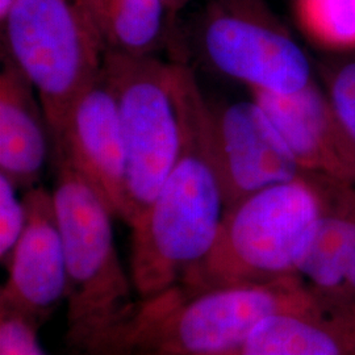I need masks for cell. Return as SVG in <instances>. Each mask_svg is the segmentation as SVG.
I'll list each match as a JSON object with an SVG mask.
<instances>
[{
    "instance_id": "obj_1",
    "label": "cell",
    "mask_w": 355,
    "mask_h": 355,
    "mask_svg": "<svg viewBox=\"0 0 355 355\" xmlns=\"http://www.w3.org/2000/svg\"><path fill=\"white\" fill-rule=\"evenodd\" d=\"M182 146L170 175L132 229L130 278L140 299L178 286L212 250L225 203L216 167L209 103L177 61Z\"/></svg>"
},
{
    "instance_id": "obj_2",
    "label": "cell",
    "mask_w": 355,
    "mask_h": 355,
    "mask_svg": "<svg viewBox=\"0 0 355 355\" xmlns=\"http://www.w3.org/2000/svg\"><path fill=\"white\" fill-rule=\"evenodd\" d=\"M51 191L66 258V343L71 355H114L139 303L114 243L112 211L89 180L55 157Z\"/></svg>"
},
{
    "instance_id": "obj_3",
    "label": "cell",
    "mask_w": 355,
    "mask_h": 355,
    "mask_svg": "<svg viewBox=\"0 0 355 355\" xmlns=\"http://www.w3.org/2000/svg\"><path fill=\"white\" fill-rule=\"evenodd\" d=\"M318 299L302 277L193 293L178 284L140 299L114 355H233L265 318Z\"/></svg>"
},
{
    "instance_id": "obj_4",
    "label": "cell",
    "mask_w": 355,
    "mask_h": 355,
    "mask_svg": "<svg viewBox=\"0 0 355 355\" xmlns=\"http://www.w3.org/2000/svg\"><path fill=\"white\" fill-rule=\"evenodd\" d=\"M321 212L315 174L254 193L225 209L212 250L179 284L193 293L300 277Z\"/></svg>"
},
{
    "instance_id": "obj_5",
    "label": "cell",
    "mask_w": 355,
    "mask_h": 355,
    "mask_svg": "<svg viewBox=\"0 0 355 355\" xmlns=\"http://www.w3.org/2000/svg\"><path fill=\"white\" fill-rule=\"evenodd\" d=\"M0 24L3 57L35 86L53 139L102 73L107 45L89 0H17Z\"/></svg>"
},
{
    "instance_id": "obj_6",
    "label": "cell",
    "mask_w": 355,
    "mask_h": 355,
    "mask_svg": "<svg viewBox=\"0 0 355 355\" xmlns=\"http://www.w3.org/2000/svg\"><path fill=\"white\" fill-rule=\"evenodd\" d=\"M177 64L111 51L104 57L103 71L114 91L127 158L129 227L154 200L179 157Z\"/></svg>"
},
{
    "instance_id": "obj_7",
    "label": "cell",
    "mask_w": 355,
    "mask_h": 355,
    "mask_svg": "<svg viewBox=\"0 0 355 355\" xmlns=\"http://www.w3.org/2000/svg\"><path fill=\"white\" fill-rule=\"evenodd\" d=\"M190 38L204 64L249 91L290 94L316 80L304 49L266 0H204Z\"/></svg>"
},
{
    "instance_id": "obj_8",
    "label": "cell",
    "mask_w": 355,
    "mask_h": 355,
    "mask_svg": "<svg viewBox=\"0 0 355 355\" xmlns=\"http://www.w3.org/2000/svg\"><path fill=\"white\" fill-rule=\"evenodd\" d=\"M216 167L225 209L305 173L263 110L249 101L209 104Z\"/></svg>"
},
{
    "instance_id": "obj_9",
    "label": "cell",
    "mask_w": 355,
    "mask_h": 355,
    "mask_svg": "<svg viewBox=\"0 0 355 355\" xmlns=\"http://www.w3.org/2000/svg\"><path fill=\"white\" fill-rule=\"evenodd\" d=\"M23 200L26 225L6 265L0 311L40 327L66 299V258L53 193L35 186Z\"/></svg>"
},
{
    "instance_id": "obj_10",
    "label": "cell",
    "mask_w": 355,
    "mask_h": 355,
    "mask_svg": "<svg viewBox=\"0 0 355 355\" xmlns=\"http://www.w3.org/2000/svg\"><path fill=\"white\" fill-rule=\"evenodd\" d=\"M54 155L86 178L114 217H127V158L114 91L104 71L71 105L51 139Z\"/></svg>"
},
{
    "instance_id": "obj_11",
    "label": "cell",
    "mask_w": 355,
    "mask_h": 355,
    "mask_svg": "<svg viewBox=\"0 0 355 355\" xmlns=\"http://www.w3.org/2000/svg\"><path fill=\"white\" fill-rule=\"evenodd\" d=\"M305 174L355 184V161L318 80L290 94L249 91Z\"/></svg>"
},
{
    "instance_id": "obj_12",
    "label": "cell",
    "mask_w": 355,
    "mask_h": 355,
    "mask_svg": "<svg viewBox=\"0 0 355 355\" xmlns=\"http://www.w3.org/2000/svg\"><path fill=\"white\" fill-rule=\"evenodd\" d=\"M321 190L322 212L300 277L318 297L355 308V184L321 177Z\"/></svg>"
},
{
    "instance_id": "obj_13",
    "label": "cell",
    "mask_w": 355,
    "mask_h": 355,
    "mask_svg": "<svg viewBox=\"0 0 355 355\" xmlns=\"http://www.w3.org/2000/svg\"><path fill=\"white\" fill-rule=\"evenodd\" d=\"M0 74V174L19 189H32L49 155L51 128L37 91L26 74L3 57Z\"/></svg>"
},
{
    "instance_id": "obj_14",
    "label": "cell",
    "mask_w": 355,
    "mask_h": 355,
    "mask_svg": "<svg viewBox=\"0 0 355 355\" xmlns=\"http://www.w3.org/2000/svg\"><path fill=\"white\" fill-rule=\"evenodd\" d=\"M233 355H355V308L318 297L303 309L272 315Z\"/></svg>"
},
{
    "instance_id": "obj_15",
    "label": "cell",
    "mask_w": 355,
    "mask_h": 355,
    "mask_svg": "<svg viewBox=\"0 0 355 355\" xmlns=\"http://www.w3.org/2000/svg\"><path fill=\"white\" fill-rule=\"evenodd\" d=\"M107 51L157 55L173 46L175 28L164 0H89Z\"/></svg>"
},
{
    "instance_id": "obj_16",
    "label": "cell",
    "mask_w": 355,
    "mask_h": 355,
    "mask_svg": "<svg viewBox=\"0 0 355 355\" xmlns=\"http://www.w3.org/2000/svg\"><path fill=\"white\" fill-rule=\"evenodd\" d=\"M305 37L334 54L355 51V0H292Z\"/></svg>"
},
{
    "instance_id": "obj_17",
    "label": "cell",
    "mask_w": 355,
    "mask_h": 355,
    "mask_svg": "<svg viewBox=\"0 0 355 355\" xmlns=\"http://www.w3.org/2000/svg\"><path fill=\"white\" fill-rule=\"evenodd\" d=\"M321 89L355 161V58H338L320 67Z\"/></svg>"
},
{
    "instance_id": "obj_18",
    "label": "cell",
    "mask_w": 355,
    "mask_h": 355,
    "mask_svg": "<svg viewBox=\"0 0 355 355\" xmlns=\"http://www.w3.org/2000/svg\"><path fill=\"white\" fill-rule=\"evenodd\" d=\"M17 186L0 174V259L7 265L26 225V205L17 196Z\"/></svg>"
},
{
    "instance_id": "obj_19",
    "label": "cell",
    "mask_w": 355,
    "mask_h": 355,
    "mask_svg": "<svg viewBox=\"0 0 355 355\" xmlns=\"http://www.w3.org/2000/svg\"><path fill=\"white\" fill-rule=\"evenodd\" d=\"M38 327L0 311V355H48L38 340Z\"/></svg>"
},
{
    "instance_id": "obj_20",
    "label": "cell",
    "mask_w": 355,
    "mask_h": 355,
    "mask_svg": "<svg viewBox=\"0 0 355 355\" xmlns=\"http://www.w3.org/2000/svg\"><path fill=\"white\" fill-rule=\"evenodd\" d=\"M164 1H165L167 12L170 16L171 24L177 29L178 17H179L180 12L190 4L191 0H164Z\"/></svg>"
},
{
    "instance_id": "obj_21",
    "label": "cell",
    "mask_w": 355,
    "mask_h": 355,
    "mask_svg": "<svg viewBox=\"0 0 355 355\" xmlns=\"http://www.w3.org/2000/svg\"><path fill=\"white\" fill-rule=\"evenodd\" d=\"M17 0H0V23L7 17Z\"/></svg>"
}]
</instances>
